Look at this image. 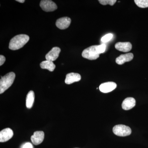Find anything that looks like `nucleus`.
I'll list each match as a JSON object with an SVG mask.
<instances>
[{
    "label": "nucleus",
    "instance_id": "obj_18",
    "mask_svg": "<svg viewBox=\"0 0 148 148\" xmlns=\"http://www.w3.org/2000/svg\"><path fill=\"white\" fill-rule=\"evenodd\" d=\"M99 2L103 5H107L109 4L110 5H113L116 2V0H99Z\"/></svg>",
    "mask_w": 148,
    "mask_h": 148
},
{
    "label": "nucleus",
    "instance_id": "obj_19",
    "mask_svg": "<svg viewBox=\"0 0 148 148\" xmlns=\"http://www.w3.org/2000/svg\"><path fill=\"white\" fill-rule=\"evenodd\" d=\"M113 36L112 34H108L105 35L104 36H103V38H101V41H102L103 42H108L112 38Z\"/></svg>",
    "mask_w": 148,
    "mask_h": 148
},
{
    "label": "nucleus",
    "instance_id": "obj_10",
    "mask_svg": "<svg viewBox=\"0 0 148 148\" xmlns=\"http://www.w3.org/2000/svg\"><path fill=\"white\" fill-rule=\"evenodd\" d=\"M117 85L114 82H108L102 84L99 86L101 92L107 93L111 92L116 87Z\"/></svg>",
    "mask_w": 148,
    "mask_h": 148
},
{
    "label": "nucleus",
    "instance_id": "obj_21",
    "mask_svg": "<svg viewBox=\"0 0 148 148\" xmlns=\"http://www.w3.org/2000/svg\"><path fill=\"white\" fill-rule=\"evenodd\" d=\"M5 61V58L4 56H0V66H1Z\"/></svg>",
    "mask_w": 148,
    "mask_h": 148
},
{
    "label": "nucleus",
    "instance_id": "obj_16",
    "mask_svg": "<svg viewBox=\"0 0 148 148\" xmlns=\"http://www.w3.org/2000/svg\"><path fill=\"white\" fill-rule=\"evenodd\" d=\"M35 100V93L33 90H30L26 97V106L28 108H32Z\"/></svg>",
    "mask_w": 148,
    "mask_h": 148
},
{
    "label": "nucleus",
    "instance_id": "obj_6",
    "mask_svg": "<svg viewBox=\"0 0 148 148\" xmlns=\"http://www.w3.org/2000/svg\"><path fill=\"white\" fill-rule=\"evenodd\" d=\"M71 22V20L69 17H61L57 19L56 25L58 29L64 30L67 29L70 26Z\"/></svg>",
    "mask_w": 148,
    "mask_h": 148
},
{
    "label": "nucleus",
    "instance_id": "obj_20",
    "mask_svg": "<svg viewBox=\"0 0 148 148\" xmlns=\"http://www.w3.org/2000/svg\"><path fill=\"white\" fill-rule=\"evenodd\" d=\"M106 49V45L104 44L101 45H98V49L99 53L101 54L105 52Z\"/></svg>",
    "mask_w": 148,
    "mask_h": 148
},
{
    "label": "nucleus",
    "instance_id": "obj_17",
    "mask_svg": "<svg viewBox=\"0 0 148 148\" xmlns=\"http://www.w3.org/2000/svg\"><path fill=\"white\" fill-rule=\"evenodd\" d=\"M135 4L141 8H148V0H135Z\"/></svg>",
    "mask_w": 148,
    "mask_h": 148
},
{
    "label": "nucleus",
    "instance_id": "obj_8",
    "mask_svg": "<svg viewBox=\"0 0 148 148\" xmlns=\"http://www.w3.org/2000/svg\"><path fill=\"white\" fill-rule=\"evenodd\" d=\"M61 49L58 47H54L51 49L45 56L47 60L54 61L56 60L61 52Z\"/></svg>",
    "mask_w": 148,
    "mask_h": 148
},
{
    "label": "nucleus",
    "instance_id": "obj_12",
    "mask_svg": "<svg viewBox=\"0 0 148 148\" xmlns=\"http://www.w3.org/2000/svg\"><path fill=\"white\" fill-rule=\"evenodd\" d=\"M133 57L134 55L131 53L121 54L116 58V62L119 65H122L125 62L131 61L133 59Z\"/></svg>",
    "mask_w": 148,
    "mask_h": 148
},
{
    "label": "nucleus",
    "instance_id": "obj_1",
    "mask_svg": "<svg viewBox=\"0 0 148 148\" xmlns=\"http://www.w3.org/2000/svg\"><path fill=\"white\" fill-rule=\"evenodd\" d=\"M29 40V37L26 34H19L13 37L10 40L9 48L12 50L20 49L24 46Z\"/></svg>",
    "mask_w": 148,
    "mask_h": 148
},
{
    "label": "nucleus",
    "instance_id": "obj_2",
    "mask_svg": "<svg viewBox=\"0 0 148 148\" xmlns=\"http://www.w3.org/2000/svg\"><path fill=\"white\" fill-rule=\"evenodd\" d=\"M15 78V74L13 72H10L0 80V93L2 94L11 86Z\"/></svg>",
    "mask_w": 148,
    "mask_h": 148
},
{
    "label": "nucleus",
    "instance_id": "obj_11",
    "mask_svg": "<svg viewBox=\"0 0 148 148\" xmlns=\"http://www.w3.org/2000/svg\"><path fill=\"white\" fill-rule=\"evenodd\" d=\"M81 76L79 74L72 73L68 74L66 76L65 83L67 84H71L74 82L79 81Z\"/></svg>",
    "mask_w": 148,
    "mask_h": 148
},
{
    "label": "nucleus",
    "instance_id": "obj_14",
    "mask_svg": "<svg viewBox=\"0 0 148 148\" xmlns=\"http://www.w3.org/2000/svg\"><path fill=\"white\" fill-rule=\"evenodd\" d=\"M135 103L136 102L134 98L129 97L125 98L123 101L122 104V107L123 110H128L135 107Z\"/></svg>",
    "mask_w": 148,
    "mask_h": 148
},
{
    "label": "nucleus",
    "instance_id": "obj_15",
    "mask_svg": "<svg viewBox=\"0 0 148 148\" xmlns=\"http://www.w3.org/2000/svg\"><path fill=\"white\" fill-rule=\"evenodd\" d=\"M40 66L42 69H47L50 72H52L55 69L56 66L53 61H43L40 64Z\"/></svg>",
    "mask_w": 148,
    "mask_h": 148
},
{
    "label": "nucleus",
    "instance_id": "obj_23",
    "mask_svg": "<svg viewBox=\"0 0 148 148\" xmlns=\"http://www.w3.org/2000/svg\"><path fill=\"white\" fill-rule=\"evenodd\" d=\"M16 1L21 3H24L25 2L24 0H16Z\"/></svg>",
    "mask_w": 148,
    "mask_h": 148
},
{
    "label": "nucleus",
    "instance_id": "obj_13",
    "mask_svg": "<svg viewBox=\"0 0 148 148\" xmlns=\"http://www.w3.org/2000/svg\"><path fill=\"white\" fill-rule=\"evenodd\" d=\"M115 47L119 51L127 52L131 50L132 45L130 42H118L116 44Z\"/></svg>",
    "mask_w": 148,
    "mask_h": 148
},
{
    "label": "nucleus",
    "instance_id": "obj_5",
    "mask_svg": "<svg viewBox=\"0 0 148 148\" xmlns=\"http://www.w3.org/2000/svg\"><path fill=\"white\" fill-rule=\"evenodd\" d=\"M40 5L42 10L47 12L53 11L57 9L56 4L50 0H42L41 1Z\"/></svg>",
    "mask_w": 148,
    "mask_h": 148
},
{
    "label": "nucleus",
    "instance_id": "obj_9",
    "mask_svg": "<svg viewBox=\"0 0 148 148\" xmlns=\"http://www.w3.org/2000/svg\"><path fill=\"white\" fill-rule=\"evenodd\" d=\"M44 137V132L42 131H37L34 132V135L31 137V140L34 145H38L42 143Z\"/></svg>",
    "mask_w": 148,
    "mask_h": 148
},
{
    "label": "nucleus",
    "instance_id": "obj_22",
    "mask_svg": "<svg viewBox=\"0 0 148 148\" xmlns=\"http://www.w3.org/2000/svg\"><path fill=\"white\" fill-rule=\"evenodd\" d=\"M22 148H33V146L30 143H27L24 144Z\"/></svg>",
    "mask_w": 148,
    "mask_h": 148
},
{
    "label": "nucleus",
    "instance_id": "obj_4",
    "mask_svg": "<svg viewBox=\"0 0 148 148\" xmlns=\"http://www.w3.org/2000/svg\"><path fill=\"white\" fill-rule=\"evenodd\" d=\"M113 132L115 135L121 137H125L130 135L131 130L130 127L123 125H117L114 126Z\"/></svg>",
    "mask_w": 148,
    "mask_h": 148
},
{
    "label": "nucleus",
    "instance_id": "obj_7",
    "mask_svg": "<svg viewBox=\"0 0 148 148\" xmlns=\"http://www.w3.org/2000/svg\"><path fill=\"white\" fill-rule=\"evenodd\" d=\"M13 136V132L10 128L3 130L0 132V142L4 143L10 140Z\"/></svg>",
    "mask_w": 148,
    "mask_h": 148
},
{
    "label": "nucleus",
    "instance_id": "obj_3",
    "mask_svg": "<svg viewBox=\"0 0 148 148\" xmlns=\"http://www.w3.org/2000/svg\"><path fill=\"white\" fill-rule=\"evenodd\" d=\"M100 54L98 49V45H93L85 49L83 51L82 56L88 60H94L99 58Z\"/></svg>",
    "mask_w": 148,
    "mask_h": 148
}]
</instances>
